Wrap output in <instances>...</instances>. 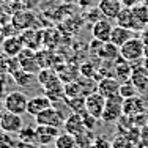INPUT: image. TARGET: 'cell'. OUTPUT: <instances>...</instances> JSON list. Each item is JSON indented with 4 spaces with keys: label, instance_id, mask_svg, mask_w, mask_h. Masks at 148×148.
<instances>
[{
    "label": "cell",
    "instance_id": "obj_1",
    "mask_svg": "<svg viewBox=\"0 0 148 148\" xmlns=\"http://www.w3.org/2000/svg\"><path fill=\"white\" fill-rule=\"evenodd\" d=\"M120 57L129 63H137L145 57V44L140 36H132L120 47Z\"/></svg>",
    "mask_w": 148,
    "mask_h": 148
},
{
    "label": "cell",
    "instance_id": "obj_2",
    "mask_svg": "<svg viewBox=\"0 0 148 148\" xmlns=\"http://www.w3.org/2000/svg\"><path fill=\"white\" fill-rule=\"evenodd\" d=\"M27 103L29 98L24 91L14 90V91H8L3 98V104H5V110L6 112H13L17 115H25L27 114Z\"/></svg>",
    "mask_w": 148,
    "mask_h": 148
},
{
    "label": "cell",
    "instance_id": "obj_3",
    "mask_svg": "<svg viewBox=\"0 0 148 148\" xmlns=\"http://www.w3.org/2000/svg\"><path fill=\"white\" fill-rule=\"evenodd\" d=\"M121 117H123V98L118 95V96L106 99L101 120L104 123H117Z\"/></svg>",
    "mask_w": 148,
    "mask_h": 148
},
{
    "label": "cell",
    "instance_id": "obj_4",
    "mask_svg": "<svg viewBox=\"0 0 148 148\" xmlns=\"http://www.w3.org/2000/svg\"><path fill=\"white\" fill-rule=\"evenodd\" d=\"M66 117H63V114L55 109L54 106H51L49 109L43 110L41 114H38L35 117V121L36 125H44V126H54V128H63V121H65Z\"/></svg>",
    "mask_w": 148,
    "mask_h": 148
},
{
    "label": "cell",
    "instance_id": "obj_5",
    "mask_svg": "<svg viewBox=\"0 0 148 148\" xmlns=\"http://www.w3.org/2000/svg\"><path fill=\"white\" fill-rule=\"evenodd\" d=\"M0 128L2 131L8 132V134H17L21 129L24 128V118L22 115L13 114V112H3L0 114Z\"/></svg>",
    "mask_w": 148,
    "mask_h": 148
},
{
    "label": "cell",
    "instance_id": "obj_6",
    "mask_svg": "<svg viewBox=\"0 0 148 148\" xmlns=\"http://www.w3.org/2000/svg\"><path fill=\"white\" fill-rule=\"evenodd\" d=\"M104 106H106V98L103 96V95L98 93L96 90H95L93 93H90V95L85 96V112L90 114V115H93L95 118L101 120Z\"/></svg>",
    "mask_w": 148,
    "mask_h": 148
},
{
    "label": "cell",
    "instance_id": "obj_7",
    "mask_svg": "<svg viewBox=\"0 0 148 148\" xmlns=\"http://www.w3.org/2000/svg\"><path fill=\"white\" fill-rule=\"evenodd\" d=\"M145 109H147L145 101H143L139 95L123 99V115L128 117V118H136V117H139V115H142L143 112H145Z\"/></svg>",
    "mask_w": 148,
    "mask_h": 148
},
{
    "label": "cell",
    "instance_id": "obj_8",
    "mask_svg": "<svg viewBox=\"0 0 148 148\" xmlns=\"http://www.w3.org/2000/svg\"><path fill=\"white\" fill-rule=\"evenodd\" d=\"M120 84L121 82L114 76L103 77L96 85V91L99 95H103L106 99H109V98H114V96H118L120 95Z\"/></svg>",
    "mask_w": 148,
    "mask_h": 148
},
{
    "label": "cell",
    "instance_id": "obj_9",
    "mask_svg": "<svg viewBox=\"0 0 148 148\" xmlns=\"http://www.w3.org/2000/svg\"><path fill=\"white\" fill-rule=\"evenodd\" d=\"M114 25L110 24V19H106V17H101L99 21H96L95 24H91V36L96 41H101V43H107L110 40V33Z\"/></svg>",
    "mask_w": 148,
    "mask_h": 148
},
{
    "label": "cell",
    "instance_id": "obj_10",
    "mask_svg": "<svg viewBox=\"0 0 148 148\" xmlns=\"http://www.w3.org/2000/svg\"><path fill=\"white\" fill-rule=\"evenodd\" d=\"M60 134L58 128H54V126H44V125H36L35 128V143L36 145H51V143L55 142V137Z\"/></svg>",
    "mask_w": 148,
    "mask_h": 148
},
{
    "label": "cell",
    "instance_id": "obj_11",
    "mask_svg": "<svg viewBox=\"0 0 148 148\" xmlns=\"http://www.w3.org/2000/svg\"><path fill=\"white\" fill-rule=\"evenodd\" d=\"M11 22L17 30H27V29H32V25L35 24V16L32 13V10L21 8L13 13Z\"/></svg>",
    "mask_w": 148,
    "mask_h": 148
},
{
    "label": "cell",
    "instance_id": "obj_12",
    "mask_svg": "<svg viewBox=\"0 0 148 148\" xmlns=\"http://www.w3.org/2000/svg\"><path fill=\"white\" fill-rule=\"evenodd\" d=\"M52 106V101L49 99L46 95H40V96H32L29 98V103H27V114L30 117H36L38 114H41L43 110L49 109Z\"/></svg>",
    "mask_w": 148,
    "mask_h": 148
},
{
    "label": "cell",
    "instance_id": "obj_13",
    "mask_svg": "<svg viewBox=\"0 0 148 148\" xmlns=\"http://www.w3.org/2000/svg\"><path fill=\"white\" fill-rule=\"evenodd\" d=\"M17 62H19V66L24 71H29L32 74L40 71V63H38L36 54H33V51H30V49H24L17 55Z\"/></svg>",
    "mask_w": 148,
    "mask_h": 148
},
{
    "label": "cell",
    "instance_id": "obj_14",
    "mask_svg": "<svg viewBox=\"0 0 148 148\" xmlns=\"http://www.w3.org/2000/svg\"><path fill=\"white\" fill-rule=\"evenodd\" d=\"M98 8H99L103 17L112 21L123 10V3H121V0H99L98 2Z\"/></svg>",
    "mask_w": 148,
    "mask_h": 148
},
{
    "label": "cell",
    "instance_id": "obj_15",
    "mask_svg": "<svg viewBox=\"0 0 148 148\" xmlns=\"http://www.w3.org/2000/svg\"><path fill=\"white\" fill-rule=\"evenodd\" d=\"M63 129H65L66 132L76 136V137L87 131L85 126H84V121H82V115L74 114V112L65 118V121H63Z\"/></svg>",
    "mask_w": 148,
    "mask_h": 148
},
{
    "label": "cell",
    "instance_id": "obj_16",
    "mask_svg": "<svg viewBox=\"0 0 148 148\" xmlns=\"http://www.w3.org/2000/svg\"><path fill=\"white\" fill-rule=\"evenodd\" d=\"M2 51L5 52L6 57L16 58L24 51V43L19 36H6L2 43Z\"/></svg>",
    "mask_w": 148,
    "mask_h": 148
},
{
    "label": "cell",
    "instance_id": "obj_17",
    "mask_svg": "<svg viewBox=\"0 0 148 148\" xmlns=\"http://www.w3.org/2000/svg\"><path fill=\"white\" fill-rule=\"evenodd\" d=\"M131 82L136 85V88L139 90V93L148 90V69L145 66H139V68H132L131 74Z\"/></svg>",
    "mask_w": 148,
    "mask_h": 148
},
{
    "label": "cell",
    "instance_id": "obj_18",
    "mask_svg": "<svg viewBox=\"0 0 148 148\" xmlns=\"http://www.w3.org/2000/svg\"><path fill=\"white\" fill-rule=\"evenodd\" d=\"M114 77H117L120 82H126L131 79L132 74V66L129 62L123 60L121 57H118L117 60H114Z\"/></svg>",
    "mask_w": 148,
    "mask_h": 148
},
{
    "label": "cell",
    "instance_id": "obj_19",
    "mask_svg": "<svg viewBox=\"0 0 148 148\" xmlns=\"http://www.w3.org/2000/svg\"><path fill=\"white\" fill-rule=\"evenodd\" d=\"M132 36H134L132 30L126 29V27H121V25H114L109 43H112L114 46H117V47L120 49L123 44L126 43V41L129 40V38H132Z\"/></svg>",
    "mask_w": 148,
    "mask_h": 148
},
{
    "label": "cell",
    "instance_id": "obj_20",
    "mask_svg": "<svg viewBox=\"0 0 148 148\" xmlns=\"http://www.w3.org/2000/svg\"><path fill=\"white\" fill-rule=\"evenodd\" d=\"M115 22H117V25L126 27V29H129V30H137L136 19H134V14H132L131 8L123 6V10L118 13V16L115 17Z\"/></svg>",
    "mask_w": 148,
    "mask_h": 148
},
{
    "label": "cell",
    "instance_id": "obj_21",
    "mask_svg": "<svg viewBox=\"0 0 148 148\" xmlns=\"http://www.w3.org/2000/svg\"><path fill=\"white\" fill-rule=\"evenodd\" d=\"M98 55H99L103 60H107V62H112V60H117L120 57V49L117 46H114L112 43H99V51H98Z\"/></svg>",
    "mask_w": 148,
    "mask_h": 148
},
{
    "label": "cell",
    "instance_id": "obj_22",
    "mask_svg": "<svg viewBox=\"0 0 148 148\" xmlns=\"http://www.w3.org/2000/svg\"><path fill=\"white\" fill-rule=\"evenodd\" d=\"M36 38H41V33L38 30H32V29H27L25 32L22 33L21 40L24 43V47L30 49V51H36L40 47V41H35Z\"/></svg>",
    "mask_w": 148,
    "mask_h": 148
},
{
    "label": "cell",
    "instance_id": "obj_23",
    "mask_svg": "<svg viewBox=\"0 0 148 148\" xmlns=\"http://www.w3.org/2000/svg\"><path fill=\"white\" fill-rule=\"evenodd\" d=\"M54 147L55 148H76V136H73V134H69L66 131L60 132L55 137Z\"/></svg>",
    "mask_w": 148,
    "mask_h": 148
},
{
    "label": "cell",
    "instance_id": "obj_24",
    "mask_svg": "<svg viewBox=\"0 0 148 148\" xmlns=\"http://www.w3.org/2000/svg\"><path fill=\"white\" fill-rule=\"evenodd\" d=\"M11 76H13V82L19 87H29L30 84L33 82V74L29 73V71H24L22 68L13 71Z\"/></svg>",
    "mask_w": 148,
    "mask_h": 148
},
{
    "label": "cell",
    "instance_id": "obj_25",
    "mask_svg": "<svg viewBox=\"0 0 148 148\" xmlns=\"http://www.w3.org/2000/svg\"><path fill=\"white\" fill-rule=\"evenodd\" d=\"M136 95H139V90L136 88V85H134L131 80H126V82L120 84V96H121L123 99L132 98V96H136Z\"/></svg>",
    "mask_w": 148,
    "mask_h": 148
},
{
    "label": "cell",
    "instance_id": "obj_26",
    "mask_svg": "<svg viewBox=\"0 0 148 148\" xmlns=\"http://www.w3.org/2000/svg\"><path fill=\"white\" fill-rule=\"evenodd\" d=\"M16 136H17V140H19V142H27V143H35V139H36V136H35V128H32V126H24Z\"/></svg>",
    "mask_w": 148,
    "mask_h": 148
},
{
    "label": "cell",
    "instance_id": "obj_27",
    "mask_svg": "<svg viewBox=\"0 0 148 148\" xmlns=\"http://www.w3.org/2000/svg\"><path fill=\"white\" fill-rule=\"evenodd\" d=\"M58 77L55 76V73H52L51 69H41V71H38V82L41 84V85L47 87L49 84H52L54 80H57Z\"/></svg>",
    "mask_w": 148,
    "mask_h": 148
},
{
    "label": "cell",
    "instance_id": "obj_28",
    "mask_svg": "<svg viewBox=\"0 0 148 148\" xmlns=\"http://www.w3.org/2000/svg\"><path fill=\"white\" fill-rule=\"evenodd\" d=\"M13 82V76L6 71H0V95L6 93Z\"/></svg>",
    "mask_w": 148,
    "mask_h": 148
},
{
    "label": "cell",
    "instance_id": "obj_29",
    "mask_svg": "<svg viewBox=\"0 0 148 148\" xmlns=\"http://www.w3.org/2000/svg\"><path fill=\"white\" fill-rule=\"evenodd\" d=\"M14 147H16V142H13L11 134L0 131V148H14Z\"/></svg>",
    "mask_w": 148,
    "mask_h": 148
},
{
    "label": "cell",
    "instance_id": "obj_30",
    "mask_svg": "<svg viewBox=\"0 0 148 148\" xmlns=\"http://www.w3.org/2000/svg\"><path fill=\"white\" fill-rule=\"evenodd\" d=\"M82 121H84V126H85L87 131H95V128H96V123H98V118H95L93 115L84 112V114H82Z\"/></svg>",
    "mask_w": 148,
    "mask_h": 148
},
{
    "label": "cell",
    "instance_id": "obj_31",
    "mask_svg": "<svg viewBox=\"0 0 148 148\" xmlns=\"http://www.w3.org/2000/svg\"><path fill=\"white\" fill-rule=\"evenodd\" d=\"M140 40L143 41L145 47H148V25L145 27V29H142V33H140Z\"/></svg>",
    "mask_w": 148,
    "mask_h": 148
},
{
    "label": "cell",
    "instance_id": "obj_32",
    "mask_svg": "<svg viewBox=\"0 0 148 148\" xmlns=\"http://www.w3.org/2000/svg\"><path fill=\"white\" fill-rule=\"evenodd\" d=\"M14 148H38L36 143H27V142H16Z\"/></svg>",
    "mask_w": 148,
    "mask_h": 148
},
{
    "label": "cell",
    "instance_id": "obj_33",
    "mask_svg": "<svg viewBox=\"0 0 148 148\" xmlns=\"http://www.w3.org/2000/svg\"><path fill=\"white\" fill-rule=\"evenodd\" d=\"M121 3L126 8H132V6H136L137 3H139V0H121Z\"/></svg>",
    "mask_w": 148,
    "mask_h": 148
},
{
    "label": "cell",
    "instance_id": "obj_34",
    "mask_svg": "<svg viewBox=\"0 0 148 148\" xmlns=\"http://www.w3.org/2000/svg\"><path fill=\"white\" fill-rule=\"evenodd\" d=\"M22 2H24V5H25L27 6V8H32V6H35V5H38V3H40L41 2V0H22Z\"/></svg>",
    "mask_w": 148,
    "mask_h": 148
},
{
    "label": "cell",
    "instance_id": "obj_35",
    "mask_svg": "<svg viewBox=\"0 0 148 148\" xmlns=\"http://www.w3.org/2000/svg\"><path fill=\"white\" fill-rule=\"evenodd\" d=\"M3 112H5V104H3V98L0 95V114H3Z\"/></svg>",
    "mask_w": 148,
    "mask_h": 148
},
{
    "label": "cell",
    "instance_id": "obj_36",
    "mask_svg": "<svg viewBox=\"0 0 148 148\" xmlns=\"http://www.w3.org/2000/svg\"><path fill=\"white\" fill-rule=\"evenodd\" d=\"M142 66H145V68L148 69V55H145V57H143V60H142Z\"/></svg>",
    "mask_w": 148,
    "mask_h": 148
},
{
    "label": "cell",
    "instance_id": "obj_37",
    "mask_svg": "<svg viewBox=\"0 0 148 148\" xmlns=\"http://www.w3.org/2000/svg\"><path fill=\"white\" fill-rule=\"evenodd\" d=\"M62 2L63 3H68V5H69V3H74V2H77V0H62Z\"/></svg>",
    "mask_w": 148,
    "mask_h": 148
},
{
    "label": "cell",
    "instance_id": "obj_38",
    "mask_svg": "<svg viewBox=\"0 0 148 148\" xmlns=\"http://www.w3.org/2000/svg\"><path fill=\"white\" fill-rule=\"evenodd\" d=\"M0 2H5L6 3V2H13V0H0Z\"/></svg>",
    "mask_w": 148,
    "mask_h": 148
},
{
    "label": "cell",
    "instance_id": "obj_39",
    "mask_svg": "<svg viewBox=\"0 0 148 148\" xmlns=\"http://www.w3.org/2000/svg\"><path fill=\"white\" fill-rule=\"evenodd\" d=\"M0 131H2V128H0Z\"/></svg>",
    "mask_w": 148,
    "mask_h": 148
},
{
    "label": "cell",
    "instance_id": "obj_40",
    "mask_svg": "<svg viewBox=\"0 0 148 148\" xmlns=\"http://www.w3.org/2000/svg\"><path fill=\"white\" fill-rule=\"evenodd\" d=\"M76 148H77V147H76Z\"/></svg>",
    "mask_w": 148,
    "mask_h": 148
}]
</instances>
